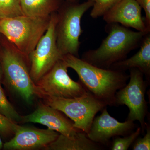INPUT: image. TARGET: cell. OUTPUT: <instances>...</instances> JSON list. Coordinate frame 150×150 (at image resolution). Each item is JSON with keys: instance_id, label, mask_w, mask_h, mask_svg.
Wrapping results in <instances>:
<instances>
[{"instance_id": "277c9868", "label": "cell", "mask_w": 150, "mask_h": 150, "mask_svg": "<svg viewBox=\"0 0 150 150\" xmlns=\"http://www.w3.org/2000/svg\"><path fill=\"white\" fill-rule=\"evenodd\" d=\"M93 5V3L90 1L81 4L65 1L57 11L56 43L62 56L71 54L79 58V38L83 32L81 20L83 15Z\"/></svg>"}, {"instance_id": "5b68a950", "label": "cell", "mask_w": 150, "mask_h": 150, "mask_svg": "<svg viewBox=\"0 0 150 150\" xmlns=\"http://www.w3.org/2000/svg\"><path fill=\"white\" fill-rule=\"evenodd\" d=\"M6 40L0 43V63L4 76L10 88L30 104L36 93L35 83L26 64L29 60L6 38Z\"/></svg>"}, {"instance_id": "8992f818", "label": "cell", "mask_w": 150, "mask_h": 150, "mask_svg": "<svg viewBox=\"0 0 150 150\" xmlns=\"http://www.w3.org/2000/svg\"><path fill=\"white\" fill-rule=\"evenodd\" d=\"M45 104L63 112L74 122L75 128L88 134L98 112L106 105L88 92L72 98L46 97Z\"/></svg>"}, {"instance_id": "603a6c76", "label": "cell", "mask_w": 150, "mask_h": 150, "mask_svg": "<svg viewBox=\"0 0 150 150\" xmlns=\"http://www.w3.org/2000/svg\"><path fill=\"white\" fill-rule=\"evenodd\" d=\"M142 8L144 11L145 21L148 28L150 29V0H136Z\"/></svg>"}, {"instance_id": "3957f363", "label": "cell", "mask_w": 150, "mask_h": 150, "mask_svg": "<svg viewBox=\"0 0 150 150\" xmlns=\"http://www.w3.org/2000/svg\"><path fill=\"white\" fill-rule=\"evenodd\" d=\"M50 18L51 15L0 18V34L29 60L30 54L48 29Z\"/></svg>"}, {"instance_id": "ac0fdd59", "label": "cell", "mask_w": 150, "mask_h": 150, "mask_svg": "<svg viewBox=\"0 0 150 150\" xmlns=\"http://www.w3.org/2000/svg\"><path fill=\"white\" fill-rule=\"evenodd\" d=\"M0 113L18 123L21 122V115L17 112L6 96L0 83Z\"/></svg>"}, {"instance_id": "6da1fadb", "label": "cell", "mask_w": 150, "mask_h": 150, "mask_svg": "<svg viewBox=\"0 0 150 150\" xmlns=\"http://www.w3.org/2000/svg\"><path fill=\"white\" fill-rule=\"evenodd\" d=\"M68 68L74 70L87 92L106 106H116L115 94L127 84L126 72L99 68L71 54L62 56Z\"/></svg>"}, {"instance_id": "9c48e42d", "label": "cell", "mask_w": 150, "mask_h": 150, "mask_svg": "<svg viewBox=\"0 0 150 150\" xmlns=\"http://www.w3.org/2000/svg\"><path fill=\"white\" fill-rule=\"evenodd\" d=\"M58 20L57 11L51 14L48 29L29 55L30 75L34 83L47 74L63 56L56 43V28Z\"/></svg>"}, {"instance_id": "e0dca14e", "label": "cell", "mask_w": 150, "mask_h": 150, "mask_svg": "<svg viewBox=\"0 0 150 150\" xmlns=\"http://www.w3.org/2000/svg\"><path fill=\"white\" fill-rule=\"evenodd\" d=\"M23 15L20 0H0V18H8Z\"/></svg>"}, {"instance_id": "5bb4252c", "label": "cell", "mask_w": 150, "mask_h": 150, "mask_svg": "<svg viewBox=\"0 0 150 150\" xmlns=\"http://www.w3.org/2000/svg\"><path fill=\"white\" fill-rule=\"evenodd\" d=\"M133 68L139 70L150 83V32L145 36L136 54L129 59L114 63L109 69L126 72Z\"/></svg>"}, {"instance_id": "7402d4cb", "label": "cell", "mask_w": 150, "mask_h": 150, "mask_svg": "<svg viewBox=\"0 0 150 150\" xmlns=\"http://www.w3.org/2000/svg\"><path fill=\"white\" fill-rule=\"evenodd\" d=\"M146 133L143 138L139 137L132 144L133 150H150V124L149 121L146 122Z\"/></svg>"}, {"instance_id": "cb8c5ba5", "label": "cell", "mask_w": 150, "mask_h": 150, "mask_svg": "<svg viewBox=\"0 0 150 150\" xmlns=\"http://www.w3.org/2000/svg\"><path fill=\"white\" fill-rule=\"evenodd\" d=\"M3 76H4V75H3L2 68L1 65L0 63V83H1V80Z\"/></svg>"}, {"instance_id": "7c38bea8", "label": "cell", "mask_w": 150, "mask_h": 150, "mask_svg": "<svg viewBox=\"0 0 150 150\" xmlns=\"http://www.w3.org/2000/svg\"><path fill=\"white\" fill-rule=\"evenodd\" d=\"M21 123H40L67 137H72L81 131L75 128L74 122L63 112L42 103L32 113L21 115Z\"/></svg>"}, {"instance_id": "4fadbf2b", "label": "cell", "mask_w": 150, "mask_h": 150, "mask_svg": "<svg viewBox=\"0 0 150 150\" xmlns=\"http://www.w3.org/2000/svg\"><path fill=\"white\" fill-rule=\"evenodd\" d=\"M142 8L136 0H121L103 16L107 23H117L137 31L150 32L142 14Z\"/></svg>"}, {"instance_id": "d6986e66", "label": "cell", "mask_w": 150, "mask_h": 150, "mask_svg": "<svg viewBox=\"0 0 150 150\" xmlns=\"http://www.w3.org/2000/svg\"><path fill=\"white\" fill-rule=\"evenodd\" d=\"M142 133L141 127H138L135 131L123 137H117L113 138L111 143L110 150H127L139 136Z\"/></svg>"}, {"instance_id": "484cf974", "label": "cell", "mask_w": 150, "mask_h": 150, "mask_svg": "<svg viewBox=\"0 0 150 150\" xmlns=\"http://www.w3.org/2000/svg\"><path fill=\"white\" fill-rule=\"evenodd\" d=\"M79 0H65L67 1L71 2H79Z\"/></svg>"}, {"instance_id": "8fae6325", "label": "cell", "mask_w": 150, "mask_h": 150, "mask_svg": "<svg viewBox=\"0 0 150 150\" xmlns=\"http://www.w3.org/2000/svg\"><path fill=\"white\" fill-rule=\"evenodd\" d=\"M59 133L49 129L19 126L13 137L3 145L7 150H32L43 149L58 138Z\"/></svg>"}, {"instance_id": "44dd1931", "label": "cell", "mask_w": 150, "mask_h": 150, "mask_svg": "<svg viewBox=\"0 0 150 150\" xmlns=\"http://www.w3.org/2000/svg\"><path fill=\"white\" fill-rule=\"evenodd\" d=\"M19 126L0 113V135L2 137L7 138L14 136Z\"/></svg>"}, {"instance_id": "7a4b0ae2", "label": "cell", "mask_w": 150, "mask_h": 150, "mask_svg": "<svg viewBox=\"0 0 150 150\" xmlns=\"http://www.w3.org/2000/svg\"><path fill=\"white\" fill-rule=\"evenodd\" d=\"M107 36L99 47L83 54L82 60L95 67L109 69L116 62L127 58L131 51L140 46L149 32L133 31L117 23H107Z\"/></svg>"}, {"instance_id": "52a82bcc", "label": "cell", "mask_w": 150, "mask_h": 150, "mask_svg": "<svg viewBox=\"0 0 150 150\" xmlns=\"http://www.w3.org/2000/svg\"><path fill=\"white\" fill-rule=\"evenodd\" d=\"M129 71V83L115 94V105L127 106L129 112L126 120L139 121L144 134L146 130L145 117L149 113L145 94L150 83L144 79V74L138 69L133 68Z\"/></svg>"}, {"instance_id": "2e32d148", "label": "cell", "mask_w": 150, "mask_h": 150, "mask_svg": "<svg viewBox=\"0 0 150 150\" xmlns=\"http://www.w3.org/2000/svg\"><path fill=\"white\" fill-rule=\"evenodd\" d=\"M64 0H20L23 15L44 17L57 12Z\"/></svg>"}, {"instance_id": "30bf717a", "label": "cell", "mask_w": 150, "mask_h": 150, "mask_svg": "<svg viewBox=\"0 0 150 150\" xmlns=\"http://www.w3.org/2000/svg\"><path fill=\"white\" fill-rule=\"evenodd\" d=\"M100 115L95 117L88 134L89 139L105 147L114 137L129 135L134 131L137 125L133 121L120 122L112 117L105 107Z\"/></svg>"}, {"instance_id": "9a60e30c", "label": "cell", "mask_w": 150, "mask_h": 150, "mask_svg": "<svg viewBox=\"0 0 150 150\" xmlns=\"http://www.w3.org/2000/svg\"><path fill=\"white\" fill-rule=\"evenodd\" d=\"M104 146L92 141L83 131L72 137L60 134L55 141L46 147L45 150H101Z\"/></svg>"}, {"instance_id": "d4e9b609", "label": "cell", "mask_w": 150, "mask_h": 150, "mask_svg": "<svg viewBox=\"0 0 150 150\" xmlns=\"http://www.w3.org/2000/svg\"><path fill=\"white\" fill-rule=\"evenodd\" d=\"M3 145H4V144L2 141L1 138L0 137V150L1 149L3 148Z\"/></svg>"}, {"instance_id": "ba28073f", "label": "cell", "mask_w": 150, "mask_h": 150, "mask_svg": "<svg viewBox=\"0 0 150 150\" xmlns=\"http://www.w3.org/2000/svg\"><path fill=\"white\" fill-rule=\"evenodd\" d=\"M68 68L62 59L59 60L35 83L36 96L42 98L46 97L72 98L86 93L81 84L73 80L68 74Z\"/></svg>"}, {"instance_id": "ffe728a7", "label": "cell", "mask_w": 150, "mask_h": 150, "mask_svg": "<svg viewBox=\"0 0 150 150\" xmlns=\"http://www.w3.org/2000/svg\"><path fill=\"white\" fill-rule=\"evenodd\" d=\"M93 3L90 12L92 18L96 19L103 16L109 10L121 0H87Z\"/></svg>"}]
</instances>
